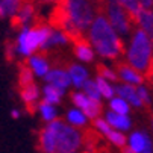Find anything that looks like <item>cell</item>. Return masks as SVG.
Masks as SVG:
<instances>
[{
	"mask_svg": "<svg viewBox=\"0 0 153 153\" xmlns=\"http://www.w3.org/2000/svg\"><path fill=\"white\" fill-rule=\"evenodd\" d=\"M41 3H46V5H59L62 0H39Z\"/></svg>",
	"mask_w": 153,
	"mask_h": 153,
	"instance_id": "cell-33",
	"label": "cell"
},
{
	"mask_svg": "<svg viewBox=\"0 0 153 153\" xmlns=\"http://www.w3.org/2000/svg\"><path fill=\"white\" fill-rule=\"evenodd\" d=\"M93 3H97V2H105V0H91Z\"/></svg>",
	"mask_w": 153,
	"mask_h": 153,
	"instance_id": "cell-36",
	"label": "cell"
},
{
	"mask_svg": "<svg viewBox=\"0 0 153 153\" xmlns=\"http://www.w3.org/2000/svg\"><path fill=\"white\" fill-rule=\"evenodd\" d=\"M106 140H108L109 144L117 147V149H124L127 146V137L123 132H118V130H114V129L111 130V134L106 137Z\"/></svg>",
	"mask_w": 153,
	"mask_h": 153,
	"instance_id": "cell-26",
	"label": "cell"
},
{
	"mask_svg": "<svg viewBox=\"0 0 153 153\" xmlns=\"http://www.w3.org/2000/svg\"><path fill=\"white\" fill-rule=\"evenodd\" d=\"M105 17L108 18L109 25L114 27V30L123 38L127 35H132L134 32V18L127 14V11L117 3V0H105Z\"/></svg>",
	"mask_w": 153,
	"mask_h": 153,
	"instance_id": "cell-6",
	"label": "cell"
},
{
	"mask_svg": "<svg viewBox=\"0 0 153 153\" xmlns=\"http://www.w3.org/2000/svg\"><path fill=\"white\" fill-rule=\"evenodd\" d=\"M64 96H65V91L56 88V86H52L47 83H44L41 86V100L42 102H47L50 105L58 106L64 100Z\"/></svg>",
	"mask_w": 153,
	"mask_h": 153,
	"instance_id": "cell-20",
	"label": "cell"
},
{
	"mask_svg": "<svg viewBox=\"0 0 153 153\" xmlns=\"http://www.w3.org/2000/svg\"><path fill=\"white\" fill-rule=\"evenodd\" d=\"M26 65L29 67V70L33 73V76L38 77V79H44L49 74V71L52 70L49 59L44 55H41V53H36V55L27 58Z\"/></svg>",
	"mask_w": 153,
	"mask_h": 153,
	"instance_id": "cell-12",
	"label": "cell"
},
{
	"mask_svg": "<svg viewBox=\"0 0 153 153\" xmlns=\"http://www.w3.org/2000/svg\"><path fill=\"white\" fill-rule=\"evenodd\" d=\"M137 93H138V97L143 102V105H150L152 103V96H150V91H149V88L146 85L137 86Z\"/></svg>",
	"mask_w": 153,
	"mask_h": 153,
	"instance_id": "cell-31",
	"label": "cell"
},
{
	"mask_svg": "<svg viewBox=\"0 0 153 153\" xmlns=\"http://www.w3.org/2000/svg\"><path fill=\"white\" fill-rule=\"evenodd\" d=\"M83 146L85 137L80 129L62 120L56 121V153H80Z\"/></svg>",
	"mask_w": 153,
	"mask_h": 153,
	"instance_id": "cell-5",
	"label": "cell"
},
{
	"mask_svg": "<svg viewBox=\"0 0 153 153\" xmlns=\"http://www.w3.org/2000/svg\"><path fill=\"white\" fill-rule=\"evenodd\" d=\"M121 153H135V152H132L129 147H124V149H121Z\"/></svg>",
	"mask_w": 153,
	"mask_h": 153,
	"instance_id": "cell-35",
	"label": "cell"
},
{
	"mask_svg": "<svg viewBox=\"0 0 153 153\" xmlns=\"http://www.w3.org/2000/svg\"><path fill=\"white\" fill-rule=\"evenodd\" d=\"M44 82L47 85L56 86V88L67 91L71 86V80H70V74L67 68H61V67H55L49 71V74L44 77Z\"/></svg>",
	"mask_w": 153,
	"mask_h": 153,
	"instance_id": "cell-10",
	"label": "cell"
},
{
	"mask_svg": "<svg viewBox=\"0 0 153 153\" xmlns=\"http://www.w3.org/2000/svg\"><path fill=\"white\" fill-rule=\"evenodd\" d=\"M134 21L138 26V29H141L144 33H147L153 42V9H143L135 17Z\"/></svg>",
	"mask_w": 153,
	"mask_h": 153,
	"instance_id": "cell-18",
	"label": "cell"
},
{
	"mask_svg": "<svg viewBox=\"0 0 153 153\" xmlns=\"http://www.w3.org/2000/svg\"><path fill=\"white\" fill-rule=\"evenodd\" d=\"M3 3V8H5V14H6V18H14L18 12V9L23 5V0H2Z\"/></svg>",
	"mask_w": 153,
	"mask_h": 153,
	"instance_id": "cell-28",
	"label": "cell"
},
{
	"mask_svg": "<svg viewBox=\"0 0 153 153\" xmlns=\"http://www.w3.org/2000/svg\"><path fill=\"white\" fill-rule=\"evenodd\" d=\"M96 82H97V86H99V91H100V94H102V99H105V100H111V99H114L117 94H115V83H112V82H109V80H106V79H103V77H96Z\"/></svg>",
	"mask_w": 153,
	"mask_h": 153,
	"instance_id": "cell-23",
	"label": "cell"
},
{
	"mask_svg": "<svg viewBox=\"0 0 153 153\" xmlns=\"http://www.w3.org/2000/svg\"><path fill=\"white\" fill-rule=\"evenodd\" d=\"M97 76L99 77H103L109 82H112L115 83L118 80V74H117V70L111 68V67H108V65H100V67L97 68Z\"/></svg>",
	"mask_w": 153,
	"mask_h": 153,
	"instance_id": "cell-30",
	"label": "cell"
},
{
	"mask_svg": "<svg viewBox=\"0 0 153 153\" xmlns=\"http://www.w3.org/2000/svg\"><path fill=\"white\" fill-rule=\"evenodd\" d=\"M80 91H83V94L86 97H90V99H93L96 102H102V94L99 91V86H97L96 79H90L88 82L85 83V86H83Z\"/></svg>",
	"mask_w": 153,
	"mask_h": 153,
	"instance_id": "cell-25",
	"label": "cell"
},
{
	"mask_svg": "<svg viewBox=\"0 0 153 153\" xmlns=\"http://www.w3.org/2000/svg\"><path fill=\"white\" fill-rule=\"evenodd\" d=\"M132 152L135 153H144L149 150H153V143L149 137V134L143 132V130H134L130 132V135L127 137V146Z\"/></svg>",
	"mask_w": 153,
	"mask_h": 153,
	"instance_id": "cell-9",
	"label": "cell"
},
{
	"mask_svg": "<svg viewBox=\"0 0 153 153\" xmlns=\"http://www.w3.org/2000/svg\"><path fill=\"white\" fill-rule=\"evenodd\" d=\"M36 111H38L41 120L44 121L46 124L53 123V121L58 120V108L55 105H50L47 102H42L41 100L39 105H38V108H36Z\"/></svg>",
	"mask_w": 153,
	"mask_h": 153,
	"instance_id": "cell-22",
	"label": "cell"
},
{
	"mask_svg": "<svg viewBox=\"0 0 153 153\" xmlns=\"http://www.w3.org/2000/svg\"><path fill=\"white\" fill-rule=\"evenodd\" d=\"M32 83H35L33 73L29 70L27 65H21L20 70H18V85H20V88L27 86V85H32Z\"/></svg>",
	"mask_w": 153,
	"mask_h": 153,
	"instance_id": "cell-27",
	"label": "cell"
},
{
	"mask_svg": "<svg viewBox=\"0 0 153 153\" xmlns=\"http://www.w3.org/2000/svg\"><path fill=\"white\" fill-rule=\"evenodd\" d=\"M73 50H74L76 58L80 62H85V64L93 62L94 58H96V52H94L93 46L88 42V39H85L82 36L73 41Z\"/></svg>",
	"mask_w": 153,
	"mask_h": 153,
	"instance_id": "cell-15",
	"label": "cell"
},
{
	"mask_svg": "<svg viewBox=\"0 0 153 153\" xmlns=\"http://www.w3.org/2000/svg\"><path fill=\"white\" fill-rule=\"evenodd\" d=\"M108 124L111 126L114 130H118V132H127V130L132 129V120H130L129 115H120V114H115V112H111L108 111L105 112V117H103Z\"/></svg>",
	"mask_w": 153,
	"mask_h": 153,
	"instance_id": "cell-17",
	"label": "cell"
},
{
	"mask_svg": "<svg viewBox=\"0 0 153 153\" xmlns=\"http://www.w3.org/2000/svg\"><path fill=\"white\" fill-rule=\"evenodd\" d=\"M115 94L118 97H121L123 100H126L130 106H134V108H141L143 106V102L140 100L138 93H137V86L126 85V83L120 82V83L115 85Z\"/></svg>",
	"mask_w": 153,
	"mask_h": 153,
	"instance_id": "cell-16",
	"label": "cell"
},
{
	"mask_svg": "<svg viewBox=\"0 0 153 153\" xmlns=\"http://www.w3.org/2000/svg\"><path fill=\"white\" fill-rule=\"evenodd\" d=\"M68 74H70V80H71V86L76 91H80L85 83L90 80V71L88 68L82 64H70L68 65Z\"/></svg>",
	"mask_w": 153,
	"mask_h": 153,
	"instance_id": "cell-11",
	"label": "cell"
},
{
	"mask_svg": "<svg viewBox=\"0 0 153 153\" xmlns=\"http://www.w3.org/2000/svg\"><path fill=\"white\" fill-rule=\"evenodd\" d=\"M124 56L127 65L143 74H147L153 65V42L149 35L141 29H135L130 35Z\"/></svg>",
	"mask_w": 153,
	"mask_h": 153,
	"instance_id": "cell-3",
	"label": "cell"
},
{
	"mask_svg": "<svg viewBox=\"0 0 153 153\" xmlns=\"http://www.w3.org/2000/svg\"><path fill=\"white\" fill-rule=\"evenodd\" d=\"M52 26L35 25L30 27L21 29L15 38L14 52L21 58H30L36 55L38 50H44V46L50 36Z\"/></svg>",
	"mask_w": 153,
	"mask_h": 153,
	"instance_id": "cell-4",
	"label": "cell"
},
{
	"mask_svg": "<svg viewBox=\"0 0 153 153\" xmlns=\"http://www.w3.org/2000/svg\"><path fill=\"white\" fill-rule=\"evenodd\" d=\"M20 97L29 111H36V108L41 102V88L36 83L23 86V88H20Z\"/></svg>",
	"mask_w": 153,
	"mask_h": 153,
	"instance_id": "cell-14",
	"label": "cell"
},
{
	"mask_svg": "<svg viewBox=\"0 0 153 153\" xmlns=\"http://www.w3.org/2000/svg\"><path fill=\"white\" fill-rule=\"evenodd\" d=\"M86 39L93 46L96 55L103 59H117L124 49L123 38L109 25L103 12L96 15L94 21L86 32Z\"/></svg>",
	"mask_w": 153,
	"mask_h": 153,
	"instance_id": "cell-2",
	"label": "cell"
},
{
	"mask_svg": "<svg viewBox=\"0 0 153 153\" xmlns=\"http://www.w3.org/2000/svg\"><path fill=\"white\" fill-rule=\"evenodd\" d=\"M70 41H71V36L67 32H64L59 27H52V32H50V36L46 42V46H44V50H49V49H53V47L67 46Z\"/></svg>",
	"mask_w": 153,
	"mask_h": 153,
	"instance_id": "cell-19",
	"label": "cell"
},
{
	"mask_svg": "<svg viewBox=\"0 0 153 153\" xmlns=\"http://www.w3.org/2000/svg\"><path fill=\"white\" fill-rule=\"evenodd\" d=\"M36 17V8L33 2H23L21 8L18 9L17 15L12 18V25L18 27L20 30L25 27H30Z\"/></svg>",
	"mask_w": 153,
	"mask_h": 153,
	"instance_id": "cell-8",
	"label": "cell"
},
{
	"mask_svg": "<svg viewBox=\"0 0 153 153\" xmlns=\"http://www.w3.org/2000/svg\"><path fill=\"white\" fill-rule=\"evenodd\" d=\"M152 129H153V120H152Z\"/></svg>",
	"mask_w": 153,
	"mask_h": 153,
	"instance_id": "cell-39",
	"label": "cell"
},
{
	"mask_svg": "<svg viewBox=\"0 0 153 153\" xmlns=\"http://www.w3.org/2000/svg\"><path fill=\"white\" fill-rule=\"evenodd\" d=\"M143 9H153V0H135Z\"/></svg>",
	"mask_w": 153,
	"mask_h": 153,
	"instance_id": "cell-32",
	"label": "cell"
},
{
	"mask_svg": "<svg viewBox=\"0 0 153 153\" xmlns=\"http://www.w3.org/2000/svg\"><path fill=\"white\" fill-rule=\"evenodd\" d=\"M144 153H153V150H149V152H144Z\"/></svg>",
	"mask_w": 153,
	"mask_h": 153,
	"instance_id": "cell-37",
	"label": "cell"
},
{
	"mask_svg": "<svg viewBox=\"0 0 153 153\" xmlns=\"http://www.w3.org/2000/svg\"><path fill=\"white\" fill-rule=\"evenodd\" d=\"M23 2H33V0H23Z\"/></svg>",
	"mask_w": 153,
	"mask_h": 153,
	"instance_id": "cell-38",
	"label": "cell"
},
{
	"mask_svg": "<svg viewBox=\"0 0 153 153\" xmlns=\"http://www.w3.org/2000/svg\"><path fill=\"white\" fill-rule=\"evenodd\" d=\"M93 127H94L96 132H97L100 137H103V138H106L109 134H111V130H112V127L108 124V121H106L103 117H99V118L93 120Z\"/></svg>",
	"mask_w": 153,
	"mask_h": 153,
	"instance_id": "cell-29",
	"label": "cell"
},
{
	"mask_svg": "<svg viewBox=\"0 0 153 153\" xmlns=\"http://www.w3.org/2000/svg\"><path fill=\"white\" fill-rule=\"evenodd\" d=\"M117 74H118V80H120L121 83H126V85L140 86V85H143V82H144V74L140 73L138 70L132 68V67H130V65H127V64L118 65Z\"/></svg>",
	"mask_w": 153,
	"mask_h": 153,
	"instance_id": "cell-13",
	"label": "cell"
},
{
	"mask_svg": "<svg viewBox=\"0 0 153 153\" xmlns=\"http://www.w3.org/2000/svg\"><path fill=\"white\" fill-rule=\"evenodd\" d=\"M71 103L74 108L80 109V111L88 117L90 120H96L102 115L103 108H102V102H96L90 97H86L83 94V91H74L70 96Z\"/></svg>",
	"mask_w": 153,
	"mask_h": 153,
	"instance_id": "cell-7",
	"label": "cell"
},
{
	"mask_svg": "<svg viewBox=\"0 0 153 153\" xmlns=\"http://www.w3.org/2000/svg\"><path fill=\"white\" fill-rule=\"evenodd\" d=\"M88 121H90V118L86 117L80 109H77L74 106L67 109V112H65V123L73 126V127H76V129L86 127V126H88Z\"/></svg>",
	"mask_w": 153,
	"mask_h": 153,
	"instance_id": "cell-21",
	"label": "cell"
},
{
	"mask_svg": "<svg viewBox=\"0 0 153 153\" xmlns=\"http://www.w3.org/2000/svg\"><path fill=\"white\" fill-rule=\"evenodd\" d=\"M108 105H109V111L115 112V114H120V115H129L130 108H132L126 100H123L118 96H115L114 99H111V100L108 102Z\"/></svg>",
	"mask_w": 153,
	"mask_h": 153,
	"instance_id": "cell-24",
	"label": "cell"
},
{
	"mask_svg": "<svg viewBox=\"0 0 153 153\" xmlns=\"http://www.w3.org/2000/svg\"><path fill=\"white\" fill-rule=\"evenodd\" d=\"M96 15L97 12L91 0H62L56 11V27L67 32L74 41L88 32Z\"/></svg>",
	"mask_w": 153,
	"mask_h": 153,
	"instance_id": "cell-1",
	"label": "cell"
},
{
	"mask_svg": "<svg viewBox=\"0 0 153 153\" xmlns=\"http://www.w3.org/2000/svg\"><path fill=\"white\" fill-rule=\"evenodd\" d=\"M20 115H21V114H20L18 109H12V111H11V117H12V118L17 120V118H20Z\"/></svg>",
	"mask_w": 153,
	"mask_h": 153,
	"instance_id": "cell-34",
	"label": "cell"
}]
</instances>
